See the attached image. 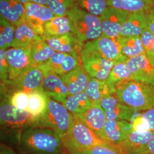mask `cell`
Here are the masks:
<instances>
[{"mask_svg": "<svg viewBox=\"0 0 154 154\" xmlns=\"http://www.w3.org/2000/svg\"><path fill=\"white\" fill-rule=\"evenodd\" d=\"M22 154H62L65 152L61 136L51 129L31 126L20 130L17 136Z\"/></svg>", "mask_w": 154, "mask_h": 154, "instance_id": "1", "label": "cell"}, {"mask_svg": "<svg viewBox=\"0 0 154 154\" xmlns=\"http://www.w3.org/2000/svg\"><path fill=\"white\" fill-rule=\"evenodd\" d=\"M115 96L123 103L137 111L154 107V85L128 80L116 86Z\"/></svg>", "mask_w": 154, "mask_h": 154, "instance_id": "2", "label": "cell"}, {"mask_svg": "<svg viewBox=\"0 0 154 154\" xmlns=\"http://www.w3.org/2000/svg\"><path fill=\"white\" fill-rule=\"evenodd\" d=\"M67 16L72 24L74 34L81 49L86 42L99 38L102 35L99 17L94 16L76 4Z\"/></svg>", "mask_w": 154, "mask_h": 154, "instance_id": "3", "label": "cell"}, {"mask_svg": "<svg viewBox=\"0 0 154 154\" xmlns=\"http://www.w3.org/2000/svg\"><path fill=\"white\" fill-rule=\"evenodd\" d=\"M61 137L68 154H78L106 142L75 116L69 131Z\"/></svg>", "mask_w": 154, "mask_h": 154, "instance_id": "4", "label": "cell"}, {"mask_svg": "<svg viewBox=\"0 0 154 154\" xmlns=\"http://www.w3.org/2000/svg\"><path fill=\"white\" fill-rule=\"evenodd\" d=\"M74 116L63 103L48 97V105L44 114L37 120L35 126L50 128L61 137L69 131Z\"/></svg>", "mask_w": 154, "mask_h": 154, "instance_id": "5", "label": "cell"}, {"mask_svg": "<svg viewBox=\"0 0 154 154\" xmlns=\"http://www.w3.org/2000/svg\"><path fill=\"white\" fill-rule=\"evenodd\" d=\"M81 50L100 55L115 63L126 62L128 58L122 53L119 38H112L102 35L99 38L88 41Z\"/></svg>", "mask_w": 154, "mask_h": 154, "instance_id": "6", "label": "cell"}, {"mask_svg": "<svg viewBox=\"0 0 154 154\" xmlns=\"http://www.w3.org/2000/svg\"><path fill=\"white\" fill-rule=\"evenodd\" d=\"M0 121L1 126L6 128L20 130L28 127L35 126L36 121L25 110L13 106L8 99L1 102Z\"/></svg>", "mask_w": 154, "mask_h": 154, "instance_id": "7", "label": "cell"}, {"mask_svg": "<svg viewBox=\"0 0 154 154\" xmlns=\"http://www.w3.org/2000/svg\"><path fill=\"white\" fill-rule=\"evenodd\" d=\"M44 78L43 70L38 66H33L17 79L6 84H1V92L8 93L21 90L29 94L41 90Z\"/></svg>", "mask_w": 154, "mask_h": 154, "instance_id": "8", "label": "cell"}, {"mask_svg": "<svg viewBox=\"0 0 154 154\" xmlns=\"http://www.w3.org/2000/svg\"><path fill=\"white\" fill-rule=\"evenodd\" d=\"M80 61L83 69L91 78L106 80L115 63L99 55L81 50Z\"/></svg>", "mask_w": 154, "mask_h": 154, "instance_id": "9", "label": "cell"}, {"mask_svg": "<svg viewBox=\"0 0 154 154\" xmlns=\"http://www.w3.org/2000/svg\"><path fill=\"white\" fill-rule=\"evenodd\" d=\"M55 16L48 6L29 2L25 5L23 21L37 35L42 36L44 34L45 24Z\"/></svg>", "mask_w": 154, "mask_h": 154, "instance_id": "10", "label": "cell"}, {"mask_svg": "<svg viewBox=\"0 0 154 154\" xmlns=\"http://www.w3.org/2000/svg\"><path fill=\"white\" fill-rule=\"evenodd\" d=\"M6 57L9 65V79L6 83L16 79L34 66L29 48H11L6 50Z\"/></svg>", "mask_w": 154, "mask_h": 154, "instance_id": "11", "label": "cell"}, {"mask_svg": "<svg viewBox=\"0 0 154 154\" xmlns=\"http://www.w3.org/2000/svg\"><path fill=\"white\" fill-rule=\"evenodd\" d=\"M130 13L108 7L99 17L102 35L112 38H119L123 24Z\"/></svg>", "mask_w": 154, "mask_h": 154, "instance_id": "12", "label": "cell"}, {"mask_svg": "<svg viewBox=\"0 0 154 154\" xmlns=\"http://www.w3.org/2000/svg\"><path fill=\"white\" fill-rule=\"evenodd\" d=\"M99 104L107 120H123L132 122L137 110L123 103L115 95L102 99Z\"/></svg>", "mask_w": 154, "mask_h": 154, "instance_id": "13", "label": "cell"}, {"mask_svg": "<svg viewBox=\"0 0 154 154\" xmlns=\"http://www.w3.org/2000/svg\"><path fill=\"white\" fill-rule=\"evenodd\" d=\"M41 68L44 72L41 90L50 98L63 103L70 95L61 76L49 70Z\"/></svg>", "mask_w": 154, "mask_h": 154, "instance_id": "14", "label": "cell"}, {"mask_svg": "<svg viewBox=\"0 0 154 154\" xmlns=\"http://www.w3.org/2000/svg\"><path fill=\"white\" fill-rule=\"evenodd\" d=\"M126 64L131 75V79L154 85V66L146 55L128 58Z\"/></svg>", "mask_w": 154, "mask_h": 154, "instance_id": "15", "label": "cell"}, {"mask_svg": "<svg viewBox=\"0 0 154 154\" xmlns=\"http://www.w3.org/2000/svg\"><path fill=\"white\" fill-rule=\"evenodd\" d=\"M45 41L56 52H61L73 55L80 60V47L76 36L73 33L54 37L41 36Z\"/></svg>", "mask_w": 154, "mask_h": 154, "instance_id": "16", "label": "cell"}, {"mask_svg": "<svg viewBox=\"0 0 154 154\" xmlns=\"http://www.w3.org/2000/svg\"><path fill=\"white\" fill-rule=\"evenodd\" d=\"M153 134L154 131L150 130L132 131L126 140L118 146L123 154H147L149 142Z\"/></svg>", "mask_w": 154, "mask_h": 154, "instance_id": "17", "label": "cell"}, {"mask_svg": "<svg viewBox=\"0 0 154 154\" xmlns=\"http://www.w3.org/2000/svg\"><path fill=\"white\" fill-rule=\"evenodd\" d=\"M133 131L132 123L123 120H107L104 129V140L118 145L126 140Z\"/></svg>", "mask_w": 154, "mask_h": 154, "instance_id": "18", "label": "cell"}, {"mask_svg": "<svg viewBox=\"0 0 154 154\" xmlns=\"http://www.w3.org/2000/svg\"><path fill=\"white\" fill-rule=\"evenodd\" d=\"M75 117L81 120L99 138L104 140V129L107 119L105 111L99 103H94L85 113Z\"/></svg>", "mask_w": 154, "mask_h": 154, "instance_id": "19", "label": "cell"}, {"mask_svg": "<svg viewBox=\"0 0 154 154\" xmlns=\"http://www.w3.org/2000/svg\"><path fill=\"white\" fill-rule=\"evenodd\" d=\"M148 29L146 12L130 13L122 25V37H140Z\"/></svg>", "mask_w": 154, "mask_h": 154, "instance_id": "20", "label": "cell"}, {"mask_svg": "<svg viewBox=\"0 0 154 154\" xmlns=\"http://www.w3.org/2000/svg\"><path fill=\"white\" fill-rule=\"evenodd\" d=\"M61 77L70 95L84 92L91 79L83 69L81 64Z\"/></svg>", "mask_w": 154, "mask_h": 154, "instance_id": "21", "label": "cell"}, {"mask_svg": "<svg viewBox=\"0 0 154 154\" xmlns=\"http://www.w3.org/2000/svg\"><path fill=\"white\" fill-rule=\"evenodd\" d=\"M116 86L107 80L91 78L85 92L94 103H99L106 97L114 95Z\"/></svg>", "mask_w": 154, "mask_h": 154, "instance_id": "22", "label": "cell"}, {"mask_svg": "<svg viewBox=\"0 0 154 154\" xmlns=\"http://www.w3.org/2000/svg\"><path fill=\"white\" fill-rule=\"evenodd\" d=\"M25 5L17 0H0L1 17L16 27L23 21Z\"/></svg>", "mask_w": 154, "mask_h": 154, "instance_id": "23", "label": "cell"}, {"mask_svg": "<svg viewBox=\"0 0 154 154\" xmlns=\"http://www.w3.org/2000/svg\"><path fill=\"white\" fill-rule=\"evenodd\" d=\"M29 49L33 66L38 67L45 65L56 52L41 36L33 42Z\"/></svg>", "mask_w": 154, "mask_h": 154, "instance_id": "24", "label": "cell"}, {"mask_svg": "<svg viewBox=\"0 0 154 154\" xmlns=\"http://www.w3.org/2000/svg\"><path fill=\"white\" fill-rule=\"evenodd\" d=\"M63 104L72 116H78L88 111L94 103L84 91L69 95Z\"/></svg>", "mask_w": 154, "mask_h": 154, "instance_id": "25", "label": "cell"}, {"mask_svg": "<svg viewBox=\"0 0 154 154\" xmlns=\"http://www.w3.org/2000/svg\"><path fill=\"white\" fill-rule=\"evenodd\" d=\"M70 33L74 34L72 24L70 18L67 16H55L45 24L43 35L54 37Z\"/></svg>", "mask_w": 154, "mask_h": 154, "instance_id": "26", "label": "cell"}, {"mask_svg": "<svg viewBox=\"0 0 154 154\" xmlns=\"http://www.w3.org/2000/svg\"><path fill=\"white\" fill-rule=\"evenodd\" d=\"M154 4L150 0H109V6L129 13L147 12Z\"/></svg>", "mask_w": 154, "mask_h": 154, "instance_id": "27", "label": "cell"}, {"mask_svg": "<svg viewBox=\"0 0 154 154\" xmlns=\"http://www.w3.org/2000/svg\"><path fill=\"white\" fill-rule=\"evenodd\" d=\"M37 35L32 28L23 21L16 27L14 38L12 44V48H29L33 42L38 38Z\"/></svg>", "mask_w": 154, "mask_h": 154, "instance_id": "28", "label": "cell"}, {"mask_svg": "<svg viewBox=\"0 0 154 154\" xmlns=\"http://www.w3.org/2000/svg\"><path fill=\"white\" fill-rule=\"evenodd\" d=\"M47 105L48 97L41 90L35 91L29 94V103L26 111L37 121L44 114Z\"/></svg>", "mask_w": 154, "mask_h": 154, "instance_id": "29", "label": "cell"}, {"mask_svg": "<svg viewBox=\"0 0 154 154\" xmlns=\"http://www.w3.org/2000/svg\"><path fill=\"white\" fill-rule=\"evenodd\" d=\"M119 42L123 54L128 59L138 55H145V50L140 37H121Z\"/></svg>", "mask_w": 154, "mask_h": 154, "instance_id": "30", "label": "cell"}, {"mask_svg": "<svg viewBox=\"0 0 154 154\" xmlns=\"http://www.w3.org/2000/svg\"><path fill=\"white\" fill-rule=\"evenodd\" d=\"M131 79V75L126 62H119L114 64L107 80L116 86L119 84Z\"/></svg>", "mask_w": 154, "mask_h": 154, "instance_id": "31", "label": "cell"}, {"mask_svg": "<svg viewBox=\"0 0 154 154\" xmlns=\"http://www.w3.org/2000/svg\"><path fill=\"white\" fill-rule=\"evenodd\" d=\"M16 27L1 17L0 18V49L6 50L12 46L14 38Z\"/></svg>", "mask_w": 154, "mask_h": 154, "instance_id": "32", "label": "cell"}, {"mask_svg": "<svg viewBox=\"0 0 154 154\" xmlns=\"http://www.w3.org/2000/svg\"><path fill=\"white\" fill-rule=\"evenodd\" d=\"M109 0H77V4L83 10L100 17L109 6Z\"/></svg>", "mask_w": 154, "mask_h": 154, "instance_id": "33", "label": "cell"}, {"mask_svg": "<svg viewBox=\"0 0 154 154\" xmlns=\"http://www.w3.org/2000/svg\"><path fill=\"white\" fill-rule=\"evenodd\" d=\"M77 2V0H49L47 6L55 16H66Z\"/></svg>", "mask_w": 154, "mask_h": 154, "instance_id": "34", "label": "cell"}, {"mask_svg": "<svg viewBox=\"0 0 154 154\" xmlns=\"http://www.w3.org/2000/svg\"><path fill=\"white\" fill-rule=\"evenodd\" d=\"M76 154H123L118 145L105 142Z\"/></svg>", "mask_w": 154, "mask_h": 154, "instance_id": "35", "label": "cell"}, {"mask_svg": "<svg viewBox=\"0 0 154 154\" xmlns=\"http://www.w3.org/2000/svg\"><path fill=\"white\" fill-rule=\"evenodd\" d=\"M9 95L6 99L13 106L26 111L29 103V94L21 90H16L9 93Z\"/></svg>", "mask_w": 154, "mask_h": 154, "instance_id": "36", "label": "cell"}, {"mask_svg": "<svg viewBox=\"0 0 154 154\" xmlns=\"http://www.w3.org/2000/svg\"><path fill=\"white\" fill-rule=\"evenodd\" d=\"M143 44L145 55L149 62L154 66V35L149 29L140 35Z\"/></svg>", "mask_w": 154, "mask_h": 154, "instance_id": "37", "label": "cell"}, {"mask_svg": "<svg viewBox=\"0 0 154 154\" xmlns=\"http://www.w3.org/2000/svg\"><path fill=\"white\" fill-rule=\"evenodd\" d=\"M66 54L65 53L61 52H55L50 58L49 61L45 65L41 66L40 67L49 70L50 71L54 72L57 74L60 75L61 67Z\"/></svg>", "mask_w": 154, "mask_h": 154, "instance_id": "38", "label": "cell"}, {"mask_svg": "<svg viewBox=\"0 0 154 154\" xmlns=\"http://www.w3.org/2000/svg\"><path fill=\"white\" fill-rule=\"evenodd\" d=\"M6 50H0L1 84H5L9 79V65L6 57Z\"/></svg>", "mask_w": 154, "mask_h": 154, "instance_id": "39", "label": "cell"}, {"mask_svg": "<svg viewBox=\"0 0 154 154\" xmlns=\"http://www.w3.org/2000/svg\"><path fill=\"white\" fill-rule=\"evenodd\" d=\"M142 115L148 130L154 131V107L144 111Z\"/></svg>", "mask_w": 154, "mask_h": 154, "instance_id": "40", "label": "cell"}, {"mask_svg": "<svg viewBox=\"0 0 154 154\" xmlns=\"http://www.w3.org/2000/svg\"><path fill=\"white\" fill-rule=\"evenodd\" d=\"M148 21V29L154 35V6L146 12Z\"/></svg>", "mask_w": 154, "mask_h": 154, "instance_id": "41", "label": "cell"}, {"mask_svg": "<svg viewBox=\"0 0 154 154\" xmlns=\"http://www.w3.org/2000/svg\"><path fill=\"white\" fill-rule=\"evenodd\" d=\"M0 154H18L11 147L1 143L0 146Z\"/></svg>", "mask_w": 154, "mask_h": 154, "instance_id": "42", "label": "cell"}, {"mask_svg": "<svg viewBox=\"0 0 154 154\" xmlns=\"http://www.w3.org/2000/svg\"><path fill=\"white\" fill-rule=\"evenodd\" d=\"M147 154H154V131L153 135L149 142Z\"/></svg>", "mask_w": 154, "mask_h": 154, "instance_id": "43", "label": "cell"}, {"mask_svg": "<svg viewBox=\"0 0 154 154\" xmlns=\"http://www.w3.org/2000/svg\"><path fill=\"white\" fill-rule=\"evenodd\" d=\"M29 1L35 4H38L47 5L49 0H29Z\"/></svg>", "mask_w": 154, "mask_h": 154, "instance_id": "44", "label": "cell"}, {"mask_svg": "<svg viewBox=\"0 0 154 154\" xmlns=\"http://www.w3.org/2000/svg\"><path fill=\"white\" fill-rule=\"evenodd\" d=\"M17 1H19L20 2H21V4H22L23 5H25V4H26L29 2H30L29 0H17Z\"/></svg>", "mask_w": 154, "mask_h": 154, "instance_id": "45", "label": "cell"}, {"mask_svg": "<svg viewBox=\"0 0 154 154\" xmlns=\"http://www.w3.org/2000/svg\"><path fill=\"white\" fill-rule=\"evenodd\" d=\"M150 1H151V2H152V3L154 4V0H150Z\"/></svg>", "mask_w": 154, "mask_h": 154, "instance_id": "46", "label": "cell"}, {"mask_svg": "<svg viewBox=\"0 0 154 154\" xmlns=\"http://www.w3.org/2000/svg\"><path fill=\"white\" fill-rule=\"evenodd\" d=\"M66 154V153H65V152H64V153H63V154Z\"/></svg>", "mask_w": 154, "mask_h": 154, "instance_id": "47", "label": "cell"}]
</instances>
